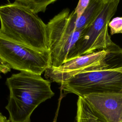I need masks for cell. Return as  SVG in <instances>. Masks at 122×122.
<instances>
[{"label": "cell", "instance_id": "obj_1", "mask_svg": "<svg viewBox=\"0 0 122 122\" xmlns=\"http://www.w3.org/2000/svg\"><path fill=\"white\" fill-rule=\"evenodd\" d=\"M6 84L10 95L5 108L10 122H30L34 110L54 95L50 81L30 72L13 74L7 79Z\"/></svg>", "mask_w": 122, "mask_h": 122}, {"label": "cell", "instance_id": "obj_2", "mask_svg": "<svg viewBox=\"0 0 122 122\" xmlns=\"http://www.w3.org/2000/svg\"><path fill=\"white\" fill-rule=\"evenodd\" d=\"M0 35L41 51H49L47 25L29 8L15 2L0 6Z\"/></svg>", "mask_w": 122, "mask_h": 122}, {"label": "cell", "instance_id": "obj_3", "mask_svg": "<svg viewBox=\"0 0 122 122\" xmlns=\"http://www.w3.org/2000/svg\"><path fill=\"white\" fill-rule=\"evenodd\" d=\"M122 67V48L114 43L107 49L68 61L58 67L49 66L44 76L49 81L61 84L81 72Z\"/></svg>", "mask_w": 122, "mask_h": 122}, {"label": "cell", "instance_id": "obj_4", "mask_svg": "<svg viewBox=\"0 0 122 122\" xmlns=\"http://www.w3.org/2000/svg\"><path fill=\"white\" fill-rule=\"evenodd\" d=\"M77 18L74 10L65 9L52 18L47 25L50 66L58 67L66 62L70 51L82 34L83 30H76Z\"/></svg>", "mask_w": 122, "mask_h": 122}, {"label": "cell", "instance_id": "obj_5", "mask_svg": "<svg viewBox=\"0 0 122 122\" xmlns=\"http://www.w3.org/2000/svg\"><path fill=\"white\" fill-rule=\"evenodd\" d=\"M119 2L120 0H106L95 19L84 30L66 62L78 56L107 49L114 43L109 34L108 24L115 14Z\"/></svg>", "mask_w": 122, "mask_h": 122}, {"label": "cell", "instance_id": "obj_6", "mask_svg": "<svg viewBox=\"0 0 122 122\" xmlns=\"http://www.w3.org/2000/svg\"><path fill=\"white\" fill-rule=\"evenodd\" d=\"M61 89L83 98L92 93L122 92V73L113 69L78 73L61 84Z\"/></svg>", "mask_w": 122, "mask_h": 122}, {"label": "cell", "instance_id": "obj_7", "mask_svg": "<svg viewBox=\"0 0 122 122\" xmlns=\"http://www.w3.org/2000/svg\"><path fill=\"white\" fill-rule=\"evenodd\" d=\"M0 57L11 69L41 75L50 66L49 51H41L0 35Z\"/></svg>", "mask_w": 122, "mask_h": 122}, {"label": "cell", "instance_id": "obj_8", "mask_svg": "<svg viewBox=\"0 0 122 122\" xmlns=\"http://www.w3.org/2000/svg\"><path fill=\"white\" fill-rule=\"evenodd\" d=\"M83 98L108 122H122V92L92 93Z\"/></svg>", "mask_w": 122, "mask_h": 122}, {"label": "cell", "instance_id": "obj_9", "mask_svg": "<svg viewBox=\"0 0 122 122\" xmlns=\"http://www.w3.org/2000/svg\"><path fill=\"white\" fill-rule=\"evenodd\" d=\"M106 1V0H90L81 16L75 20V30H83L88 27L99 14Z\"/></svg>", "mask_w": 122, "mask_h": 122}, {"label": "cell", "instance_id": "obj_10", "mask_svg": "<svg viewBox=\"0 0 122 122\" xmlns=\"http://www.w3.org/2000/svg\"><path fill=\"white\" fill-rule=\"evenodd\" d=\"M75 122H108L82 97H79L77 103Z\"/></svg>", "mask_w": 122, "mask_h": 122}, {"label": "cell", "instance_id": "obj_11", "mask_svg": "<svg viewBox=\"0 0 122 122\" xmlns=\"http://www.w3.org/2000/svg\"><path fill=\"white\" fill-rule=\"evenodd\" d=\"M56 0H15V2L28 7L37 14L40 12H44L49 5Z\"/></svg>", "mask_w": 122, "mask_h": 122}, {"label": "cell", "instance_id": "obj_12", "mask_svg": "<svg viewBox=\"0 0 122 122\" xmlns=\"http://www.w3.org/2000/svg\"><path fill=\"white\" fill-rule=\"evenodd\" d=\"M110 29L111 35L122 33V17L113 18L108 24Z\"/></svg>", "mask_w": 122, "mask_h": 122}, {"label": "cell", "instance_id": "obj_13", "mask_svg": "<svg viewBox=\"0 0 122 122\" xmlns=\"http://www.w3.org/2000/svg\"><path fill=\"white\" fill-rule=\"evenodd\" d=\"M89 1L90 0H79L77 5L74 10L76 14L77 18L81 16L89 4Z\"/></svg>", "mask_w": 122, "mask_h": 122}, {"label": "cell", "instance_id": "obj_14", "mask_svg": "<svg viewBox=\"0 0 122 122\" xmlns=\"http://www.w3.org/2000/svg\"><path fill=\"white\" fill-rule=\"evenodd\" d=\"M10 70L11 68L10 66L0 57V78L1 77V74H6L10 72Z\"/></svg>", "mask_w": 122, "mask_h": 122}, {"label": "cell", "instance_id": "obj_15", "mask_svg": "<svg viewBox=\"0 0 122 122\" xmlns=\"http://www.w3.org/2000/svg\"><path fill=\"white\" fill-rule=\"evenodd\" d=\"M0 122H10V121L0 112Z\"/></svg>", "mask_w": 122, "mask_h": 122}, {"label": "cell", "instance_id": "obj_16", "mask_svg": "<svg viewBox=\"0 0 122 122\" xmlns=\"http://www.w3.org/2000/svg\"><path fill=\"white\" fill-rule=\"evenodd\" d=\"M114 70L118 71L119 72H122V67H120V68H116V69H113Z\"/></svg>", "mask_w": 122, "mask_h": 122}, {"label": "cell", "instance_id": "obj_17", "mask_svg": "<svg viewBox=\"0 0 122 122\" xmlns=\"http://www.w3.org/2000/svg\"><path fill=\"white\" fill-rule=\"evenodd\" d=\"M8 0V1H9V0Z\"/></svg>", "mask_w": 122, "mask_h": 122}]
</instances>
